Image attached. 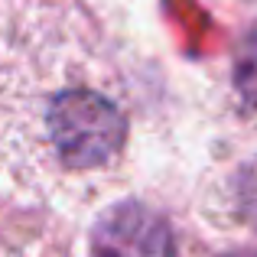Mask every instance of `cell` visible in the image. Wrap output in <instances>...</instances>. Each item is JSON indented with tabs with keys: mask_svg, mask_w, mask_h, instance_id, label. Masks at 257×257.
Here are the masks:
<instances>
[{
	"mask_svg": "<svg viewBox=\"0 0 257 257\" xmlns=\"http://www.w3.org/2000/svg\"><path fill=\"white\" fill-rule=\"evenodd\" d=\"M228 257H257V251H238V254H228Z\"/></svg>",
	"mask_w": 257,
	"mask_h": 257,
	"instance_id": "277c9868",
	"label": "cell"
},
{
	"mask_svg": "<svg viewBox=\"0 0 257 257\" xmlns=\"http://www.w3.org/2000/svg\"><path fill=\"white\" fill-rule=\"evenodd\" d=\"M91 257H179L163 218L140 202L107 208L91 228Z\"/></svg>",
	"mask_w": 257,
	"mask_h": 257,
	"instance_id": "7a4b0ae2",
	"label": "cell"
},
{
	"mask_svg": "<svg viewBox=\"0 0 257 257\" xmlns=\"http://www.w3.org/2000/svg\"><path fill=\"white\" fill-rule=\"evenodd\" d=\"M234 78H238V88H241V94H244V101L257 107V23L244 36V43H241Z\"/></svg>",
	"mask_w": 257,
	"mask_h": 257,
	"instance_id": "3957f363",
	"label": "cell"
},
{
	"mask_svg": "<svg viewBox=\"0 0 257 257\" xmlns=\"http://www.w3.org/2000/svg\"><path fill=\"white\" fill-rule=\"evenodd\" d=\"M124 144V85L82 7L0 0V166L17 189L94 179Z\"/></svg>",
	"mask_w": 257,
	"mask_h": 257,
	"instance_id": "6da1fadb",
	"label": "cell"
}]
</instances>
